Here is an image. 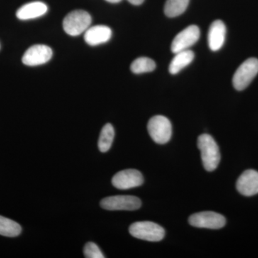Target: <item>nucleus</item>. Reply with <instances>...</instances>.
Here are the masks:
<instances>
[{
	"label": "nucleus",
	"mask_w": 258,
	"mask_h": 258,
	"mask_svg": "<svg viewBox=\"0 0 258 258\" xmlns=\"http://www.w3.org/2000/svg\"><path fill=\"white\" fill-rule=\"evenodd\" d=\"M198 147L201 153L202 161L205 170H215L220 164V152L215 139L209 134H202L198 137Z\"/></svg>",
	"instance_id": "f257e3e1"
},
{
	"label": "nucleus",
	"mask_w": 258,
	"mask_h": 258,
	"mask_svg": "<svg viewBox=\"0 0 258 258\" xmlns=\"http://www.w3.org/2000/svg\"><path fill=\"white\" fill-rule=\"evenodd\" d=\"M129 232L136 238L159 242L165 236V230L155 222L149 221L134 222L129 227Z\"/></svg>",
	"instance_id": "f03ea898"
},
{
	"label": "nucleus",
	"mask_w": 258,
	"mask_h": 258,
	"mask_svg": "<svg viewBox=\"0 0 258 258\" xmlns=\"http://www.w3.org/2000/svg\"><path fill=\"white\" fill-rule=\"evenodd\" d=\"M92 19L84 10H75L64 18L62 26L64 32L71 36H78L86 32L91 26Z\"/></svg>",
	"instance_id": "7ed1b4c3"
},
{
	"label": "nucleus",
	"mask_w": 258,
	"mask_h": 258,
	"mask_svg": "<svg viewBox=\"0 0 258 258\" xmlns=\"http://www.w3.org/2000/svg\"><path fill=\"white\" fill-rule=\"evenodd\" d=\"M148 132L154 142L165 144L169 142L172 135L170 120L164 115L153 116L147 125Z\"/></svg>",
	"instance_id": "20e7f679"
},
{
	"label": "nucleus",
	"mask_w": 258,
	"mask_h": 258,
	"mask_svg": "<svg viewBox=\"0 0 258 258\" xmlns=\"http://www.w3.org/2000/svg\"><path fill=\"white\" fill-rule=\"evenodd\" d=\"M258 74V60L254 57L247 59L235 71L232 84L237 91H243L250 84Z\"/></svg>",
	"instance_id": "39448f33"
},
{
	"label": "nucleus",
	"mask_w": 258,
	"mask_h": 258,
	"mask_svg": "<svg viewBox=\"0 0 258 258\" xmlns=\"http://www.w3.org/2000/svg\"><path fill=\"white\" fill-rule=\"evenodd\" d=\"M142 206V201L137 197L130 195H118L108 197L101 200V207L106 210H127L133 211Z\"/></svg>",
	"instance_id": "423d86ee"
},
{
	"label": "nucleus",
	"mask_w": 258,
	"mask_h": 258,
	"mask_svg": "<svg viewBox=\"0 0 258 258\" xmlns=\"http://www.w3.org/2000/svg\"><path fill=\"white\" fill-rule=\"evenodd\" d=\"M189 223L193 227L199 228L218 230L225 225L226 219L223 215L217 212H202L191 215L189 218Z\"/></svg>",
	"instance_id": "0eeeda50"
},
{
	"label": "nucleus",
	"mask_w": 258,
	"mask_h": 258,
	"mask_svg": "<svg viewBox=\"0 0 258 258\" xmlns=\"http://www.w3.org/2000/svg\"><path fill=\"white\" fill-rule=\"evenodd\" d=\"M200 37V30L197 25H192L185 28L176 35L171 43V52L174 54L180 51L188 50L198 41Z\"/></svg>",
	"instance_id": "6e6552de"
},
{
	"label": "nucleus",
	"mask_w": 258,
	"mask_h": 258,
	"mask_svg": "<svg viewBox=\"0 0 258 258\" xmlns=\"http://www.w3.org/2000/svg\"><path fill=\"white\" fill-rule=\"evenodd\" d=\"M144 177L137 169L122 170L115 174L112 179V184L118 189H128L143 184Z\"/></svg>",
	"instance_id": "1a4fd4ad"
},
{
	"label": "nucleus",
	"mask_w": 258,
	"mask_h": 258,
	"mask_svg": "<svg viewBox=\"0 0 258 258\" xmlns=\"http://www.w3.org/2000/svg\"><path fill=\"white\" fill-rule=\"evenodd\" d=\"M52 50L45 45H35L27 50L22 61L25 66H37L46 63L52 58Z\"/></svg>",
	"instance_id": "9d476101"
},
{
	"label": "nucleus",
	"mask_w": 258,
	"mask_h": 258,
	"mask_svg": "<svg viewBox=\"0 0 258 258\" xmlns=\"http://www.w3.org/2000/svg\"><path fill=\"white\" fill-rule=\"evenodd\" d=\"M237 191L245 197H251L258 194V171L254 169L244 171L240 176L236 184Z\"/></svg>",
	"instance_id": "9b49d317"
},
{
	"label": "nucleus",
	"mask_w": 258,
	"mask_h": 258,
	"mask_svg": "<svg viewBox=\"0 0 258 258\" xmlns=\"http://www.w3.org/2000/svg\"><path fill=\"white\" fill-rule=\"evenodd\" d=\"M111 28L106 25H96L90 27L85 32L84 40L88 45L96 46L101 44L106 43L111 39Z\"/></svg>",
	"instance_id": "f8f14e48"
},
{
	"label": "nucleus",
	"mask_w": 258,
	"mask_h": 258,
	"mask_svg": "<svg viewBox=\"0 0 258 258\" xmlns=\"http://www.w3.org/2000/svg\"><path fill=\"white\" fill-rule=\"evenodd\" d=\"M226 26L222 20H215L210 25L208 32V45L212 51L222 48L225 41Z\"/></svg>",
	"instance_id": "ddd939ff"
},
{
	"label": "nucleus",
	"mask_w": 258,
	"mask_h": 258,
	"mask_svg": "<svg viewBox=\"0 0 258 258\" xmlns=\"http://www.w3.org/2000/svg\"><path fill=\"white\" fill-rule=\"evenodd\" d=\"M47 12V6L42 2H32L23 5L17 11L19 20H28L40 18Z\"/></svg>",
	"instance_id": "4468645a"
},
{
	"label": "nucleus",
	"mask_w": 258,
	"mask_h": 258,
	"mask_svg": "<svg viewBox=\"0 0 258 258\" xmlns=\"http://www.w3.org/2000/svg\"><path fill=\"white\" fill-rule=\"evenodd\" d=\"M195 58V53L193 51L185 50L180 51L175 54L174 58L169 64V71L171 74L176 75L179 73L181 70L189 66Z\"/></svg>",
	"instance_id": "2eb2a0df"
},
{
	"label": "nucleus",
	"mask_w": 258,
	"mask_h": 258,
	"mask_svg": "<svg viewBox=\"0 0 258 258\" xmlns=\"http://www.w3.org/2000/svg\"><path fill=\"white\" fill-rule=\"evenodd\" d=\"M115 137V131L111 123H106L102 128L98 140L100 152H107L111 149Z\"/></svg>",
	"instance_id": "dca6fc26"
},
{
	"label": "nucleus",
	"mask_w": 258,
	"mask_h": 258,
	"mask_svg": "<svg viewBox=\"0 0 258 258\" xmlns=\"http://www.w3.org/2000/svg\"><path fill=\"white\" fill-rule=\"evenodd\" d=\"M189 0H166L164 13L168 18H176L186 11Z\"/></svg>",
	"instance_id": "f3484780"
},
{
	"label": "nucleus",
	"mask_w": 258,
	"mask_h": 258,
	"mask_svg": "<svg viewBox=\"0 0 258 258\" xmlns=\"http://www.w3.org/2000/svg\"><path fill=\"white\" fill-rule=\"evenodd\" d=\"M22 227L18 222L0 215V235L15 237L21 233Z\"/></svg>",
	"instance_id": "a211bd4d"
},
{
	"label": "nucleus",
	"mask_w": 258,
	"mask_h": 258,
	"mask_svg": "<svg viewBox=\"0 0 258 258\" xmlns=\"http://www.w3.org/2000/svg\"><path fill=\"white\" fill-rule=\"evenodd\" d=\"M156 62L149 57H142L136 59L131 64V71L135 74L152 72L156 69Z\"/></svg>",
	"instance_id": "6ab92c4d"
},
{
	"label": "nucleus",
	"mask_w": 258,
	"mask_h": 258,
	"mask_svg": "<svg viewBox=\"0 0 258 258\" xmlns=\"http://www.w3.org/2000/svg\"><path fill=\"white\" fill-rule=\"evenodd\" d=\"M85 257L87 258H104V254L101 252V249L94 242H88L85 245L84 250Z\"/></svg>",
	"instance_id": "aec40b11"
},
{
	"label": "nucleus",
	"mask_w": 258,
	"mask_h": 258,
	"mask_svg": "<svg viewBox=\"0 0 258 258\" xmlns=\"http://www.w3.org/2000/svg\"><path fill=\"white\" fill-rule=\"evenodd\" d=\"M128 1L131 3V4L134 5H140L144 3V0H128Z\"/></svg>",
	"instance_id": "412c9836"
},
{
	"label": "nucleus",
	"mask_w": 258,
	"mask_h": 258,
	"mask_svg": "<svg viewBox=\"0 0 258 258\" xmlns=\"http://www.w3.org/2000/svg\"><path fill=\"white\" fill-rule=\"evenodd\" d=\"M106 1L110 3H118L121 2L122 0H106Z\"/></svg>",
	"instance_id": "4be33fe9"
},
{
	"label": "nucleus",
	"mask_w": 258,
	"mask_h": 258,
	"mask_svg": "<svg viewBox=\"0 0 258 258\" xmlns=\"http://www.w3.org/2000/svg\"><path fill=\"white\" fill-rule=\"evenodd\" d=\"M0 47H1V45H0Z\"/></svg>",
	"instance_id": "5701e85b"
}]
</instances>
